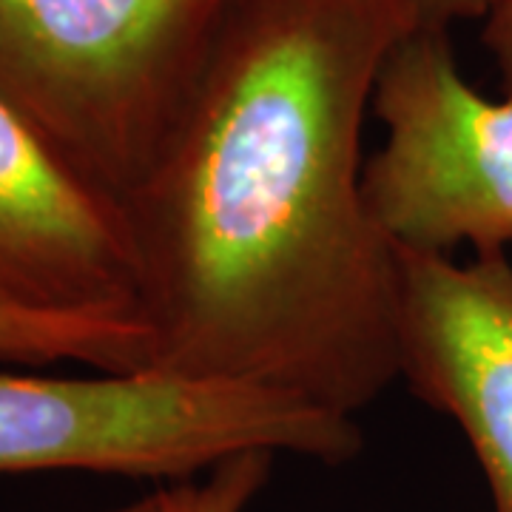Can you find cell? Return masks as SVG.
<instances>
[{
	"mask_svg": "<svg viewBox=\"0 0 512 512\" xmlns=\"http://www.w3.org/2000/svg\"><path fill=\"white\" fill-rule=\"evenodd\" d=\"M109 512H165V490H157V493L146 495L134 504H126V507H117V510Z\"/></svg>",
	"mask_w": 512,
	"mask_h": 512,
	"instance_id": "11",
	"label": "cell"
},
{
	"mask_svg": "<svg viewBox=\"0 0 512 512\" xmlns=\"http://www.w3.org/2000/svg\"><path fill=\"white\" fill-rule=\"evenodd\" d=\"M421 29L450 32L458 23H484L498 0H404Z\"/></svg>",
	"mask_w": 512,
	"mask_h": 512,
	"instance_id": "9",
	"label": "cell"
},
{
	"mask_svg": "<svg viewBox=\"0 0 512 512\" xmlns=\"http://www.w3.org/2000/svg\"><path fill=\"white\" fill-rule=\"evenodd\" d=\"M402 271V379L456 421L490 484L495 512H512V262L507 254L396 251Z\"/></svg>",
	"mask_w": 512,
	"mask_h": 512,
	"instance_id": "5",
	"label": "cell"
},
{
	"mask_svg": "<svg viewBox=\"0 0 512 512\" xmlns=\"http://www.w3.org/2000/svg\"><path fill=\"white\" fill-rule=\"evenodd\" d=\"M234 0H0V97L117 205L140 188Z\"/></svg>",
	"mask_w": 512,
	"mask_h": 512,
	"instance_id": "2",
	"label": "cell"
},
{
	"mask_svg": "<svg viewBox=\"0 0 512 512\" xmlns=\"http://www.w3.org/2000/svg\"><path fill=\"white\" fill-rule=\"evenodd\" d=\"M0 299L37 311L143 319L123 205L74 177L3 97Z\"/></svg>",
	"mask_w": 512,
	"mask_h": 512,
	"instance_id": "6",
	"label": "cell"
},
{
	"mask_svg": "<svg viewBox=\"0 0 512 512\" xmlns=\"http://www.w3.org/2000/svg\"><path fill=\"white\" fill-rule=\"evenodd\" d=\"M404 0H234L123 205L151 367L353 416L402 379L399 254L362 128Z\"/></svg>",
	"mask_w": 512,
	"mask_h": 512,
	"instance_id": "1",
	"label": "cell"
},
{
	"mask_svg": "<svg viewBox=\"0 0 512 512\" xmlns=\"http://www.w3.org/2000/svg\"><path fill=\"white\" fill-rule=\"evenodd\" d=\"M362 444L353 416L262 387L154 367L92 379L0 373V473L89 470L180 484L242 453L345 464Z\"/></svg>",
	"mask_w": 512,
	"mask_h": 512,
	"instance_id": "3",
	"label": "cell"
},
{
	"mask_svg": "<svg viewBox=\"0 0 512 512\" xmlns=\"http://www.w3.org/2000/svg\"><path fill=\"white\" fill-rule=\"evenodd\" d=\"M481 40L493 57L504 94H512V0H498L481 23Z\"/></svg>",
	"mask_w": 512,
	"mask_h": 512,
	"instance_id": "10",
	"label": "cell"
},
{
	"mask_svg": "<svg viewBox=\"0 0 512 512\" xmlns=\"http://www.w3.org/2000/svg\"><path fill=\"white\" fill-rule=\"evenodd\" d=\"M271 453H242L208 470L202 481L165 487V512H245L268 484Z\"/></svg>",
	"mask_w": 512,
	"mask_h": 512,
	"instance_id": "8",
	"label": "cell"
},
{
	"mask_svg": "<svg viewBox=\"0 0 512 512\" xmlns=\"http://www.w3.org/2000/svg\"><path fill=\"white\" fill-rule=\"evenodd\" d=\"M373 114L384 143L365 163V200L384 239L413 254H507L512 94L478 92L450 32L416 29L387 57Z\"/></svg>",
	"mask_w": 512,
	"mask_h": 512,
	"instance_id": "4",
	"label": "cell"
},
{
	"mask_svg": "<svg viewBox=\"0 0 512 512\" xmlns=\"http://www.w3.org/2000/svg\"><path fill=\"white\" fill-rule=\"evenodd\" d=\"M0 359L80 362L100 373H134L151 367L154 336L140 316L37 311L0 299Z\"/></svg>",
	"mask_w": 512,
	"mask_h": 512,
	"instance_id": "7",
	"label": "cell"
}]
</instances>
